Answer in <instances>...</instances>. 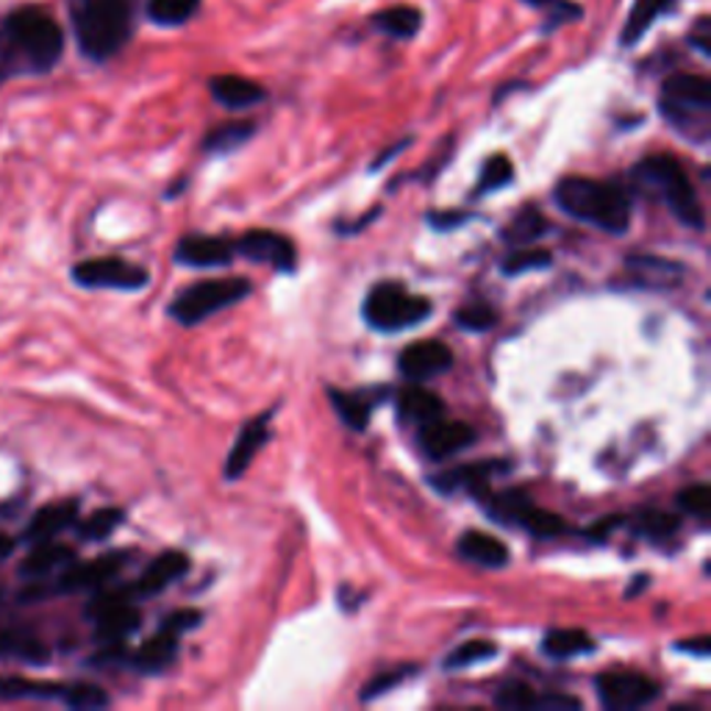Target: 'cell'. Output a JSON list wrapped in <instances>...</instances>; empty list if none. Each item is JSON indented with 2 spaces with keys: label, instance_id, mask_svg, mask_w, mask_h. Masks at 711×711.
<instances>
[{
  "label": "cell",
  "instance_id": "cell-11",
  "mask_svg": "<svg viewBox=\"0 0 711 711\" xmlns=\"http://www.w3.org/2000/svg\"><path fill=\"white\" fill-rule=\"evenodd\" d=\"M478 440L473 425L459 420H437L425 422L420 431V451L431 459V462H445V459L456 456V453L467 451L473 442Z\"/></svg>",
  "mask_w": 711,
  "mask_h": 711
},
{
  "label": "cell",
  "instance_id": "cell-16",
  "mask_svg": "<svg viewBox=\"0 0 711 711\" xmlns=\"http://www.w3.org/2000/svg\"><path fill=\"white\" fill-rule=\"evenodd\" d=\"M186 573H190V559H186V553H181V550H168V553L157 556V559L146 567V573L139 575L137 584H131L133 595H137V601L159 595V592H164L168 586H173L175 581L184 579Z\"/></svg>",
  "mask_w": 711,
  "mask_h": 711
},
{
  "label": "cell",
  "instance_id": "cell-17",
  "mask_svg": "<svg viewBox=\"0 0 711 711\" xmlns=\"http://www.w3.org/2000/svg\"><path fill=\"white\" fill-rule=\"evenodd\" d=\"M208 95H212L215 104H220L223 109L231 111H248L267 100V89L261 87L259 82L245 76H234V73L208 78Z\"/></svg>",
  "mask_w": 711,
  "mask_h": 711
},
{
  "label": "cell",
  "instance_id": "cell-50",
  "mask_svg": "<svg viewBox=\"0 0 711 711\" xmlns=\"http://www.w3.org/2000/svg\"><path fill=\"white\" fill-rule=\"evenodd\" d=\"M645 586H648V575H636L634 586H628V592H625V595H628V597H634V595H636V592H639V590H645Z\"/></svg>",
  "mask_w": 711,
  "mask_h": 711
},
{
  "label": "cell",
  "instance_id": "cell-48",
  "mask_svg": "<svg viewBox=\"0 0 711 711\" xmlns=\"http://www.w3.org/2000/svg\"><path fill=\"white\" fill-rule=\"evenodd\" d=\"M620 523H623V517H606V520H603V523H595V526H592L590 531H586V537H592V539H606L608 537V528L620 526Z\"/></svg>",
  "mask_w": 711,
  "mask_h": 711
},
{
  "label": "cell",
  "instance_id": "cell-3",
  "mask_svg": "<svg viewBox=\"0 0 711 711\" xmlns=\"http://www.w3.org/2000/svg\"><path fill=\"white\" fill-rule=\"evenodd\" d=\"M556 203L561 212L606 234H625L631 223V197L623 186L597 179H570L556 186Z\"/></svg>",
  "mask_w": 711,
  "mask_h": 711
},
{
  "label": "cell",
  "instance_id": "cell-18",
  "mask_svg": "<svg viewBox=\"0 0 711 711\" xmlns=\"http://www.w3.org/2000/svg\"><path fill=\"white\" fill-rule=\"evenodd\" d=\"M267 440H270V411L261 417H256V420H250L248 425L239 431L237 442H234L231 453H228V459H226L223 475H226L228 481H237L239 475L248 473V467L254 464L256 453L267 445Z\"/></svg>",
  "mask_w": 711,
  "mask_h": 711
},
{
  "label": "cell",
  "instance_id": "cell-25",
  "mask_svg": "<svg viewBox=\"0 0 711 711\" xmlns=\"http://www.w3.org/2000/svg\"><path fill=\"white\" fill-rule=\"evenodd\" d=\"M179 639L181 636L170 634V631L159 628L157 636H151L137 654H128V665L137 672H146V676H153V672H164L179 656Z\"/></svg>",
  "mask_w": 711,
  "mask_h": 711
},
{
  "label": "cell",
  "instance_id": "cell-20",
  "mask_svg": "<svg viewBox=\"0 0 711 711\" xmlns=\"http://www.w3.org/2000/svg\"><path fill=\"white\" fill-rule=\"evenodd\" d=\"M370 29L376 34L387 36L392 42H409L420 34L422 23H425V14H422L420 7H411V3H395V7L378 9L367 18Z\"/></svg>",
  "mask_w": 711,
  "mask_h": 711
},
{
  "label": "cell",
  "instance_id": "cell-41",
  "mask_svg": "<svg viewBox=\"0 0 711 711\" xmlns=\"http://www.w3.org/2000/svg\"><path fill=\"white\" fill-rule=\"evenodd\" d=\"M678 509L683 511V515L689 517H698V520H705L711 511V492L705 484H694V486H687V489L678 492L676 497Z\"/></svg>",
  "mask_w": 711,
  "mask_h": 711
},
{
  "label": "cell",
  "instance_id": "cell-46",
  "mask_svg": "<svg viewBox=\"0 0 711 711\" xmlns=\"http://www.w3.org/2000/svg\"><path fill=\"white\" fill-rule=\"evenodd\" d=\"M676 648L683 650V654H692V656H700V659H705L711 650V639L709 636H698V639H689V643H678Z\"/></svg>",
  "mask_w": 711,
  "mask_h": 711
},
{
  "label": "cell",
  "instance_id": "cell-22",
  "mask_svg": "<svg viewBox=\"0 0 711 711\" xmlns=\"http://www.w3.org/2000/svg\"><path fill=\"white\" fill-rule=\"evenodd\" d=\"M681 0H634L628 18H625L623 31H620V45L634 47L645 40L650 29L659 23L661 18L672 14Z\"/></svg>",
  "mask_w": 711,
  "mask_h": 711
},
{
  "label": "cell",
  "instance_id": "cell-24",
  "mask_svg": "<svg viewBox=\"0 0 711 711\" xmlns=\"http://www.w3.org/2000/svg\"><path fill=\"white\" fill-rule=\"evenodd\" d=\"M456 550L462 559L473 561V564L478 567H486V570H500V567L509 564L511 559L504 539H497L484 531H464L462 537H459Z\"/></svg>",
  "mask_w": 711,
  "mask_h": 711
},
{
  "label": "cell",
  "instance_id": "cell-2",
  "mask_svg": "<svg viewBox=\"0 0 711 711\" xmlns=\"http://www.w3.org/2000/svg\"><path fill=\"white\" fill-rule=\"evenodd\" d=\"M146 0H67L78 51L89 62H109L137 34Z\"/></svg>",
  "mask_w": 711,
  "mask_h": 711
},
{
  "label": "cell",
  "instance_id": "cell-38",
  "mask_svg": "<svg viewBox=\"0 0 711 711\" xmlns=\"http://www.w3.org/2000/svg\"><path fill=\"white\" fill-rule=\"evenodd\" d=\"M497 656V645L486 643V639H470V643H462L459 648H453L451 654L445 656V670H464V667L475 665V661H484Z\"/></svg>",
  "mask_w": 711,
  "mask_h": 711
},
{
  "label": "cell",
  "instance_id": "cell-23",
  "mask_svg": "<svg viewBox=\"0 0 711 711\" xmlns=\"http://www.w3.org/2000/svg\"><path fill=\"white\" fill-rule=\"evenodd\" d=\"M73 561H76L73 548L56 545L53 539H47V542H36L34 550L25 556L23 564H20V575H23L25 581H45L58 575L62 570H67Z\"/></svg>",
  "mask_w": 711,
  "mask_h": 711
},
{
  "label": "cell",
  "instance_id": "cell-8",
  "mask_svg": "<svg viewBox=\"0 0 711 711\" xmlns=\"http://www.w3.org/2000/svg\"><path fill=\"white\" fill-rule=\"evenodd\" d=\"M73 281L87 287V290L137 292L142 290V287H148L151 276L139 265H131V261L104 256V259L78 261V265L73 267Z\"/></svg>",
  "mask_w": 711,
  "mask_h": 711
},
{
  "label": "cell",
  "instance_id": "cell-14",
  "mask_svg": "<svg viewBox=\"0 0 711 711\" xmlns=\"http://www.w3.org/2000/svg\"><path fill=\"white\" fill-rule=\"evenodd\" d=\"M495 705L509 711H579L581 700L561 692H534L526 683H506L497 689Z\"/></svg>",
  "mask_w": 711,
  "mask_h": 711
},
{
  "label": "cell",
  "instance_id": "cell-31",
  "mask_svg": "<svg viewBox=\"0 0 711 711\" xmlns=\"http://www.w3.org/2000/svg\"><path fill=\"white\" fill-rule=\"evenodd\" d=\"M331 406L336 409V414L342 417L347 429L353 431H365L367 422H370L373 403L367 398H362L359 392H342V389H331L328 392Z\"/></svg>",
  "mask_w": 711,
  "mask_h": 711
},
{
  "label": "cell",
  "instance_id": "cell-29",
  "mask_svg": "<svg viewBox=\"0 0 711 711\" xmlns=\"http://www.w3.org/2000/svg\"><path fill=\"white\" fill-rule=\"evenodd\" d=\"M256 133V122L254 120H231V122H223V126L212 128V131L206 133V139H203V151L206 153H220V157H226V153H234L239 151V148L248 142L250 137Z\"/></svg>",
  "mask_w": 711,
  "mask_h": 711
},
{
  "label": "cell",
  "instance_id": "cell-47",
  "mask_svg": "<svg viewBox=\"0 0 711 711\" xmlns=\"http://www.w3.org/2000/svg\"><path fill=\"white\" fill-rule=\"evenodd\" d=\"M467 220V215H451V212H431L429 215V223L434 228H453V226H462V223Z\"/></svg>",
  "mask_w": 711,
  "mask_h": 711
},
{
  "label": "cell",
  "instance_id": "cell-10",
  "mask_svg": "<svg viewBox=\"0 0 711 711\" xmlns=\"http://www.w3.org/2000/svg\"><path fill=\"white\" fill-rule=\"evenodd\" d=\"M126 564H128V553H122V550H117V553H106L93 561H73L67 570H62V573L56 575V584L45 586V590L47 595H69V592L100 590V586L109 584L111 579H117Z\"/></svg>",
  "mask_w": 711,
  "mask_h": 711
},
{
  "label": "cell",
  "instance_id": "cell-27",
  "mask_svg": "<svg viewBox=\"0 0 711 711\" xmlns=\"http://www.w3.org/2000/svg\"><path fill=\"white\" fill-rule=\"evenodd\" d=\"M445 414V403L440 400V395L429 392L422 387H406L398 395V417L403 422H414V425H425V422L437 420Z\"/></svg>",
  "mask_w": 711,
  "mask_h": 711
},
{
  "label": "cell",
  "instance_id": "cell-45",
  "mask_svg": "<svg viewBox=\"0 0 711 711\" xmlns=\"http://www.w3.org/2000/svg\"><path fill=\"white\" fill-rule=\"evenodd\" d=\"M687 42H689V47H694V51L700 53V56L711 58V18L709 14H700V18L694 20V25L689 29Z\"/></svg>",
  "mask_w": 711,
  "mask_h": 711
},
{
  "label": "cell",
  "instance_id": "cell-43",
  "mask_svg": "<svg viewBox=\"0 0 711 711\" xmlns=\"http://www.w3.org/2000/svg\"><path fill=\"white\" fill-rule=\"evenodd\" d=\"M409 676H414V667H403V670L378 672V676L373 678V681L365 687V692H362V700H373V698H378V694H387L389 689H395V687H398V683H403Z\"/></svg>",
  "mask_w": 711,
  "mask_h": 711
},
{
  "label": "cell",
  "instance_id": "cell-39",
  "mask_svg": "<svg viewBox=\"0 0 711 711\" xmlns=\"http://www.w3.org/2000/svg\"><path fill=\"white\" fill-rule=\"evenodd\" d=\"M511 181H515V164H511L509 157H504V153H495V157H489V162L481 168L478 192L504 190Z\"/></svg>",
  "mask_w": 711,
  "mask_h": 711
},
{
  "label": "cell",
  "instance_id": "cell-9",
  "mask_svg": "<svg viewBox=\"0 0 711 711\" xmlns=\"http://www.w3.org/2000/svg\"><path fill=\"white\" fill-rule=\"evenodd\" d=\"M595 689L601 703L612 711L643 709V705H650L661 694L659 683L654 678L643 676V672L625 670H612L597 676Z\"/></svg>",
  "mask_w": 711,
  "mask_h": 711
},
{
  "label": "cell",
  "instance_id": "cell-21",
  "mask_svg": "<svg viewBox=\"0 0 711 711\" xmlns=\"http://www.w3.org/2000/svg\"><path fill=\"white\" fill-rule=\"evenodd\" d=\"M500 473H506V462H473L437 475V478H431V486H437V492L467 489L481 497L489 492L492 478Z\"/></svg>",
  "mask_w": 711,
  "mask_h": 711
},
{
  "label": "cell",
  "instance_id": "cell-6",
  "mask_svg": "<svg viewBox=\"0 0 711 711\" xmlns=\"http://www.w3.org/2000/svg\"><path fill=\"white\" fill-rule=\"evenodd\" d=\"M431 317V301L411 295L403 283L384 281L376 283L365 298V320L370 328L381 334H398V331L414 328L422 320Z\"/></svg>",
  "mask_w": 711,
  "mask_h": 711
},
{
  "label": "cell",
  "instance_id": "cell-30",
  "mask_svg": "<svg viewBox=\"0 0 711 711\" xmlns=\"http://www.w3.org/2000/svg\"><path fill=\"white\" fill-rule=\"evenodd\" d=\"M64 683L34 681L23 676H0V698L7 700H62Z\"/></svg>",
  "mask_w": 711,
  "mask_h": 711
},
{
  "label": "cell",
  "instance_id": "cell-49",
  "mask_svg": "<svg viewBox=\"0 0 711 711\" xmlns=\"http://www.w3.org/2000/svg\"><path fill=\"white\" fill-rule=\"evenodd\" d=\"M14 548H18V542L12 537H7V534H0V564L14 553Z\"/></svg>",
  "mask_w": 711,
  "mask_h": 711
},
{
  "label": "cell",
  "instance_id": "cell-26",
  "mask_svg": "<svg viewBox=\"0 0 711 711\" xmlns=\"http://www.w3.org/2000/svg\"><path fill=\"white\" fill-rule=\"evenodd\" d=\"M203 0H146L142 14L159 29H184L201 14Z\"/></svg>",
  "mask_w": 711,
  "mask_h": 711
},
{
  "label": "cell",
  "instance_id": "cell-37",
  "mask_svg": "<svg viewBox=\"0 0 711 711\" xmlns=\"http://www.w3.org/2000/svg\"><path fill=\"white\" fill-rule=\"evenodd\" d=\"M62 703L69 705V709L78 711H93V709H106L109 705V694L106 689L95 687V683H64Z\"/></svg>",
  "mask_w": 711,
  "mask_h": 711
},
{
  "label": "cell",
  "instance_id": "cell-32",
  "mask_svg": "<svg viewBox=\"0 0 711 711\" xmlns=\"http://www.w3.org/2000/svg\"><path fill=\"white\" fill-rule=\"evenodd\" d=\"M550 231L548 217L539 212V208L526 206L523 212H517L515 220L509 223V228L504 231V237L509 239L511 245H534L539 237Z\"/></svg>",
  "mask_w": 711,
  "mask_h": 711
},
{
  "label": "cell",
  "instance_id": "cell-35",
  "mask_svg": "<svg viewBox=\"0 0 711 711\" xmlns=\"http://www.w3.org/2000/svg\"><path fill=\"white\" fill-rule=\"evenodd\" d=\"M550 261H553L550 250L520 245V248L511 250V254L500 261V267H504V276H526V272L545 270V267H550Z\"/></svg>",
  "mask_w": 711,
  "mask_h": 711
},
{
  "label": "cell",
  "instance_id": "cell-5",
  "mask_svg": "<svg viewBox=\"0 0 711 711\" xmlns=\"http://www.w3.org/2000/svg\"><path fill=\"white\" fill-rule=\"evenodd\" d=\"M634 184L639 190L654 192L656 197H661V203H667L672 215L689 228H698L703 231V208H700L698 192H694L692 181L683 173L681 162L667 153H656V157L643 159L636 164L634 173H631Z\"/></svg>",
  "mask_w": 711,
  "mask_h": 711
},
{
  "label": "cell",
  "instance_id": "cell-4",
  "mask_svg": "<svg viewBox=\"0 0 711 711\" xmlns=\"http://www.w3.org/2000/svg\"><path fill=\"white\" fill-rule=\"evenodd\" d=\"M659 115L689 142L703 146L711 133V82L703 73H672L661 82Z\"/></svg>",
  "mask_w": 711,
  "mask_h": 711
},
{
  "label": "cell",
  "instance_id": "cell-1",
  "mask_svg": "<svg viewBox=\"0 0 711 711\" xmlns=\"http://www.w3.org/2000/svg\"><path fill=\"white\" fill-rule=\"evenodd\" d=\"M62 53V25L42 7H23L0 20V82L51 73Z\"/></svg>",
  "mask_w": 711,
  "mask_h": 711
},
{
  "label": "cell",
  "instance_id": "cell-40",
  "mask_svg": "<svg viewBox=\"0 0 711 711\" xmlns=\"http://www.w3.org/2000/svg\"><path fill=\"white\" fill-rule=\"evenodd\" d=\"M520 528L531 531L534 537L550 539V537H561V534L567 531V523L561 520L559 515H553V511H545L539 509V506H531V509L526 511V517L520 520Z\"/></svg>",
  "mask_w": 711,
  "mask_h": 711
},
{
  "label": "cell",
  "instance_id": "cell-13",
  "mask_svg": "<svg viewBox=\"0 0 711 711\" xmlns=\"http://www.w3.org/2000/svg\"><path fill=\"white\" fill-rule=\"evenodd\" d=\"M400 373L411 381H429V378L442 376L453 367V353L445 342L422 340L406 347L398 362Z\"/></svg>",
  "mask_w": 711,
  "mask_h": 711
},
{
  "label": "cell",
  "instance_id": "cell-7",
  "mask_svg": "<svg viewBox=\"0 0 711 711\" xmlns=\"http://www.w3.org/2000/svg\"><path fill=\"white\" fill-rule=\"evenodd\" d=\"M248 295V278H208V281L190 283L184 292H179V295L170 301V317L179 320L181 325H197L212 317V314L245 301Z\"/></svg>",
  "mask_w": 711,
  "mask_h": 711
},
{
  "label": "cell",
  "instance_id": "cell-33",
  "mask_svg": "<svg viewBox=\"0 0 711 711\" xmlns=\"http://www.w3.org/2000/svg\"><path fill=\"white\" fill-rule=\"evenodd\" d=\"M631 528H634L636 537L654 539V542H661V539H670L672 534L681 528V517L670 515V511H639V515L631 520Z\"/></svg>",
  "mask_w": 711,
  "mask_h": 711
},
{
  "label": "cell",
  "instance_id": "cell-36",
  "mask_svg": "<svg viewBox=\"0 0 711 711\" xmlns=\"http://www.w3.org/2000/svg\"><path fill=\"white\" fill-rule=\"evenodd\" d=\"M122 523H126V511L122 509H98L87 520L78 523V537L87 539V542H100V539L111 537L115 528H120Z\"/></svg>",
  "mask_w": 711,
  "mask_h": 711
},
{
  "label": "cell",
  "instance_id": "cell-44",
  "mask_svg": "<svg viewBox=\"0 0 711 711\" xmlns=\"http://www.w3.org/2000/svg\"><path fill=\"white\" fill-rule=\"evenodd\" d=\"M201 620L203 614L197 612V608H179V612L168 614V617L162 620V628L175 636H184L186 631H195L197 625H201Z\"/></svg>",
  "mask_w": 711,
  "mask_h": 711
},
{
  "label": "cell",
  "instance_id": "cell-28",
  "mask_svg": "<svg viewBox=\"0 0 711 711\" xmlns=\"http://www.w3.org/2000/svg\"><path fill=\"white\" fill-rule=\"evenodd\" d=\"M542 650L550 659H575L595 650V639L581 628H559L550 631L542 639Z\"/></svg>",
  "mask_w": 711,
  "mask_h": 711
},
{
  "label": "cell",
  "instance_id": "cell-42",
  "mask_svg": "<svg viewBox=\"0 0 711 711\" xmlns=\"http://www.w3.org/2000/svg\"><path fill=\"white\" fill-rule=\"evenodd\" d=\"M456 323L467 331H489L497 323V314L486 303H470V306L459 309Z\"/></svg>",
  "mask_w": 711,
  "mask_h": 711
},
{
  "label": "cell",
  "instance_id": "cell-34",
  "mask_svg": "<svg viewBox=\"0 0 711 711\" xmlns=\"http://www.w3.org/2000/svg\"><path fill=\"white\" fill-rule=\"evenodd\" d=\"M520 3H526L534 12L545 14V34L561 29V25L567 23H575V20H581V14H584L581 3H573V0H520Z\"/></svg>",
  "mask_w": 711,
  "mask_h": 711
},
{
  "label": "cell",
  "instance_id": "cell-12",
  "mask_svg": "<svg viewBox=\"0 0 711 711\" xmlns=\"http://www.w3.org/2000/svg\"><path fill=\"white\" fill-rule=\"evenodd\" d=\"M234 248H237L239 256L256 261V265H267L278 272H295V245L276 231H261V228H256V231L245 234Z\"/></svg>",
  "mask_w": 711,
  "mask_h": 711
},
{
  "label": "cell",
  "instance_id": "cell-15",
  "mask_svg": "<svg viewBox=\"0 0 711 711\" xmlns=\"http://www.w3.org/2000/svg\"><path fill=\"white\" fill-rule=\"evenodd\" d=\"M234 248L231 239L226 237H206V234H192V237H184L175 248V261L184 267H226L234 261Z\"/></svg>",
  "mask_w": 711,
  "mask_h": 711
},
{
  "label": "cell",
  "instance_id": "cell-19",
  "mask_svg": "<svg viewBox=\"0 0 711 711\" xmlns=\"http://www.w3.org/2000/svg\"><path fill=\"white\" fill-rule=\"evenodd\" d=\"M78 509H82V504H78L76 497H67V500H56V504L42 506V509L31 517L29 526H25L23 539L29 545L56 539L58 534L76 526Z\"/></svg>",
  "mask_w": 711,
  "mask_h": 711
}]
</instances>
